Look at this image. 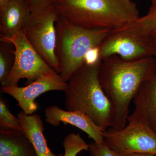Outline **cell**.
<instances>
[{
    "label": "cell",
    "mask_w": 156,
    "mask_h": 156,
    "mask_svg": "<svg viewBox=\"0 0 156 156\" xmlns=\"http://www.w3.org/2000/svg\"><path fill=\"white\" fill-rule=\"evenodd\" d=\"M156 76V57L127 60L116 55L101 59L98 79L112 104V128L119 130L128 122L131 101L143 83Z\"/></svg>",
    "instance_id": "1"
},
{
    "label": "cell",
    "mask_w": 156,
    "mask_h": 156,
    "mask_svg": "<svg viewBox=\"0 0 156 156\" xmlns=\"http://www.w3.org/2000/svg\"><path fill=\"white\" fill-rule=\"evenodd\" d=\"M53 5L60 17L89 29H121L140 17L131 0H56Z\"/></svg>",
    "instance_id": "2"
},
{
    "label": "cell",
    "mask_w": 156,
    "mask_h": 156,
    "mask_svg": "<svg viewBox=\"0 0 156 156\" xmlns=\"http://www.w3.org/2000/svg\"><path fill=\"white\" fill-rule=\"evenodd\" d=\"M101 61L84 62L72 76L64 91V104L66 110L83 113L105 131L112 127L113 110L98 79Z\"/></svg>",
    "instance_id": "3"
},
{
    "label": "cell",
    "mask_w": 156,
    "mask_h": 156,
    "mask_svg": "<svg viewBox=\"0 0 156 156\" xmlns=\"http://www.w3.org/2000/svg\"><path fill=\"white\" fill-rule=\"evenodd\" d=\"M56 29V54L59 74L66 82L84 64L87 53L92 48L100 46L111 30L83 28L59 16Z\"/></svg>",
    "instance_id": "4"
},
{
    "label": "cell",
    "mask_w": 156,
    "mask_h": 156,
    "mask_svg": "<svg viewBox=\"0 0 156 156\" xmlns=\"http://www.w3.org/2000/svg\"><path fill=\"white\" fill-rule=\"evenodd\" d=\"M59 17L53 5L30 14L21 29L39 55L56 72L60 68L56 54V23Z\"/></svg>",
    "instance_id": "5"
},
{
    "label": "cell",
    "mask_w": 156,
    "mask_h": 156,
    "mask_svg": "<svg viewBox=\"0 0 156 156\" xmlns=\"http://www.w3.org/2000/svg\"><path fill=\"white\" fill-rule=\"evenodd\" d=\"M0 41L14 46V66L11 72L2 82L1 86H17L21 79L32 83L43 74L54 70L31 45L22 31L14 35L5 37L0 35Z\"/></svg>",
    "instance_id": "6"
},
{
    "label": "cell",
    "mask_w": 156,
    "mask_h": 156,
    "mask_svg": "<svg viewBox=\"0 0 156 156\" xmlns=\"http://www.w3.org/2000/svg\"><path fill=\"white\" fill-rule=\"evenodd\" d=\"M128 124L120 130L110 128L104 131V142L119 156L133 154L156 156V134L131 115Z\"/></svg>",
    "instance_id": "7"
},
{
    "label": "cell",
    "mask_w": 156,
    "mask_h": 156,
    "mask_svg": "<svg viewBox=\"0 0 156 156\" xmlns=\"http://www.w3.org/2000/svg\"><path fill=\"white\" fill-rule=\"evenodd\" d=\"M101 59L116 55L127 60L156 57L149 36L123 30H111L100 46Z\"/></svg>",
    "instance_id": "8"
},
{
    "label": "cell",
    "mask_w": 156,
    "mask_h": 156,
    "mask_svg": "<svg viewBox=\"0 0 156 156\" xmlns=\"http://www.w3.org/2000/svg\"><path fill=\"white\" fill-rule=\"evenodd\" d=\"M67 82L54 70L43 74L32 83L24 87L1 86L2 92L14 98L17 105L27 115L34 113L38 109L36 98L45 92L51 91H64Z\"/></svg>",
    "instance_id": "9"
},
{
    "label": "cell",
    "mask_w": 156,
    "mask_h": 156,
    "mask_svg": "<svg viewBox=\"0 0 156 156\" xmlns=\"http://www.w3.org/2000/svg\"><path fill=\"white\" fill-rule=\"evenodd\" d=\"M45 116L46 122L51 126L57 127L60 123L69 124L83 131L98 144L104 142L103 130L83 113L64 110L56 105H51L45 109Z\"/></svg>",
    "instance_id": "10"
},
{
    "label": "cell",
    "mask_w": 156,
    "mask_h": 156,
    "mask_svg": "<svg viewBox=\"0 0 156 156\" xmlns=\"http://www.w3.org/2000/svg\"><path fill=\"white\" fill-rule=\"evenodd\" d=\"M134 118L156 134V76L143 83L133 98Z\"/></svg>",
    "instance_id": "11"
},
{
    "label": "cell",
    "mask_w": 156,
    "mask_h": 156,
    "mask_svg": "<svg viewBox=\"0 0 156 156\" xmlns=\"http://www.w3.org/2000/svg\"><path fill=\"white\" fill-rule=\"evenodd\" d=\"M17 118L23 133L31 143L37 156H63L62 154L53 153L48 147L44 135V123L39 115H27L22 110L18 113Z\"/></svg>",
    "instance_id": "12"
},
{
    "label": "cell",
    "mask_w": 156,
    "mask_h": 156,
    "mask_svg": "<svg viewBox=\"0 0 156 156\" xmlns=\"http://www.w3.org/2000/svg\"><path fill=\"white\" fill-rule=\"evenodd\" d=\"M30 14L26 0H11L0 13L1 35L10 37L21 30Z\"/></svg>",
    "instance_id": "13"
},
{
    "label": "cell",
    "mask_w": 156,
    "mask_h": 156,
    "mask_svg": "<svg viewBox=\"0 0 156 156\" xmlns=\"http://www.w3.org/2000/svg\"><path fill=\"white\" fill-rule=\"evenodd\" d=\"M0 156H37L33 146L22 132L0 130Z\"/></svg>",
    "instance_id": "14"
},
{
    "label": "cell",
    "mask_w": 156,
    "mask_h": 156,
    "mask_svg": "<svg viewBox=\"0 0 156 156\" xmlns=\"http://www.w3.org/2000/svg\"><path fill=\"white\" fill-rule=\"evenodd\" d=\"M122 29L147 36L156 30V0L152 1L151 5L147 14Z\"/></svg>",
    "instance_id": "15"
},
{
    "label": "cell",
    "mask_w": 156,
    "mask_h": 156,
    "mask_svg": "<svg viewBox=\"0 0 156 156\" xmlns=\"http://www.w3.org/2000/svg\"><path fill=\"white\" fill-rule=\"evenodd\" d=\"M65 153L63 156H76L83 151H88V144L79 134L72 133L68 134L63 140Z\"/></svg>",
    "instance_id": "16"
},
{
    "label": "cell",
    "mask_w": 156,
    "mask_h": 156,
    "mask_svg": "<svg viewBox=\"0 0 156 156\" xmlns=\"http://www.w3.org/2000/svg\"><path fill=\"white\" fill-rule=\"evenodd\" d=\"M11 45L4 42L0 43V82L11 72L14 66V50Z\"/></svg>",
    "instance_id": "17"
},
{
    "label": "cell",
    "mask_w": 156,
    "mask_h": 156,
    "mask_svg": "<svg viewBox=\"0 0 156 156\" xmlns=\"http://www.w3.org/2000/svg\"><path fill=\"white\" fill-rule=\"evenodd\" d=\"M0 130L22 132L18 118L11 114L3 99H0Z\"/></svg>",
    "instance_id": "18"
},
{
    "label": "cell",
    "mask_w": 156,
    "mask_h": 156,
    "mask_svg": "<svg viewBox=\"0 0 156 156\" xmlns=\"http://www.w3.org/2000/svg\"><path fill=\"white\" fill-rule=\"evenodd\" d=\"M88 151L92 156H119L110 149L105 142L100 144L94 141L91 142L89 144Z\"/></svg>",
    "instance_id": "19"
},
{
    "label": "cell",
    "mask_w": 156,
    "mask_h": 156,
    "mask_svg": "<svg viewBox=\"0 0 156 156\" xmlns=\"http://www.w3.org/2000/svg\"><path fill=\"white\" fill-rule=\"evenodd\" d=\"M56 0H26L30 13L42 11L53 5Z\"/></svg>",
    "instance_id": "20"
},
{
    "label": "cell",
    "mask_w": 156,
    "mask_h": 156,
    "mask_svg": "<svg viewBox=\"0 0 156 156\" xmlns=\"http://www.w3.org/2000/svg\"><path fill=\"white\" fill-rule=\"evenodd\" d=\"M11 0H0V13L2 12L8 7Z\"/></svg>",
    "instance_id": "21"
},
{
    "label": "cell",
    "mask_w": 156,
    "mask_h": 156,
    "mask_svg": "<svg viewBox=\"0 0 156 156\" xmlns=\"http://www.w3.org/2000/svg\"><path fill=\"white\" fill-rule=\"evenodd\" d=\"M149 36L156 51V30L152 33Z\"/></svg>",
    "instance_id": "22"
},
{
    "label": "cell",
    "mask_w": 156,
    "mask_h": 156,
    "mask_svg": "<svg viewBox=\"0 0 156 156\" xmlns=\"http://www.w3.org/2000/svg\"><path fill=\"white\" fill-rule=\"evenodd\" d=\"M123 156H156L154 155L150 154H131Z\"/></svg>",
    "instance_id": "23"
},
{
    "label": "cell",
    "mask_w": 156,
    "mask_h": 156,
    "mask_svg": "<svg viewBox=\"0 0 156 156\" xmlns=\"http://www.w3.org/2000/svg\"><path fill=\"white\" fill-rule=\"evenodd\" d=\"M152 1H155V0H152Z\"/></svg>",
    "instance_id": "24"
},
{
    "label": "cell",
    "mask_w": 156,
    "mask_h": 156,
    "mask_svg": "<svg viewBox=\"0 0 156 156\" xmlns=\"http://www.w3.org/2000/svg\"></svg>",
    "instance_id": "25"
}]
</instances>
